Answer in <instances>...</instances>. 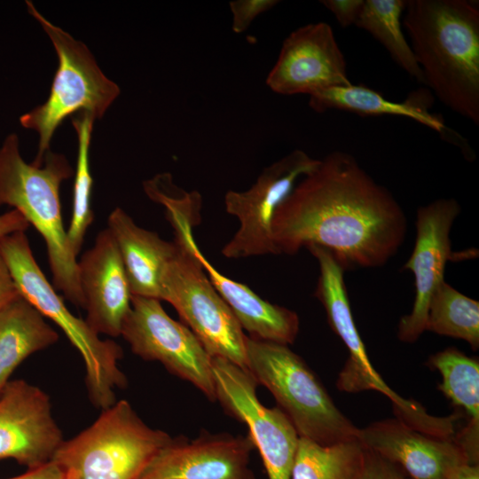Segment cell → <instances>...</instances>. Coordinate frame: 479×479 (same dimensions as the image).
Wrapping results in <instances>:
<instances>
[{"label": "cell", "instance_id": "obj_2", "mask_svg": "<svg viewBox=\"0 0 479 479\" xmlns=\"http://www.w3.org/2000/svg\"><path fill=\"white\" fill-rule=\"evenodd\" d=\"M404 24L424 83L479 123V11L464 0H409Z\"/></svg>", "mask_w": 479, "mask_h": 479}, {"label": "cell", "instance_id": "obj_10", "mask_svg": "<svg viewBox=\"0 0 479 479\" xmlns=\"http://www.w3.org/2000/svg\"><path fill=\"white\" fill-rule=\"evenodd\" d=\"M212 370L216 401L247 427L269 479H290L299 436L287 416L278 406L268 408L259 401L258 384L247 370L214 357Z\"/></svg>", "mask_w": 479, "mask_h": 479}, {"label": "cell", "instance_id": "obj_13", "mask_svg": "<svg viewBox=\"0 0 479 479\" xmlns=\"http://www.w3.org/2000/svg\"><path fill=\"white\" fill-rule=\"evenodd\" d=\"M460 205L453 198H444L420 207L416 214V240L413 250L403 268L415 279V298L412 310L399 320L397 337L414 342L424 331L430 299L444 281L446 263L452 259L451 229Z\"/></svg>", "mask_w": 479, "mask_h": 479}, {"label": "cell", "instance_id": "obj_31", "mask_svg": "<svg viewBox=\"0 0 479 479\" xmlns=\"http://www.w3.org/2000/svg\"><path fill=\"white\" fill-rule=\"evenodd\" d=\"M19 295L20 291L0 253V309Z\"/></svg>", "mask_w": 479, "mask_h": 479}, {"label": "cell", "instance_id": "obj_26", "mask_svg": "<svg viewBox=\"0 0 479 479\" xmlns=\"http://www.w3.org/2000/svg\"><path fill=\"white\" fill-rule=\"evenodd\" d=\"M426 330L467 342L479 348V302L445 281L434 292L428 305Z\"/></svg>", "mask_w": 479, "mask_h": 479}, {"label": "cell", "instance_id": "obj_28", "mask_svg": "<svg viewBox=\"0 0 479 479\" xmlns=\"http://www.w3.org/2000/svg\"><path fill=\"white\" fill-rule=\"evenodd\" d=\"M277 0H234L229 3L232 13V29L236 34L246 31L261 14L270 11Z\"/></svg>", "mask_w": 479, "mask_h": 479}, {"label": "cell", "instance_id": "obj_16", "mask_svg": "<svg viewBox=\"0 0 479 479\" xmlns=\"http://www.w3.org/2000/svg\"><path fill=\"white\" fill-rule=\"evenodd\" d=\"M254 449L248 436L226 432L172 437L137 479H256L249 466Z\"/></svg>", "mask_w": 479, "mask_h": 479}, {"label": "cell", "instance_id": "obj_6", "mask_svg": "<svg viewBox=\"0 0 479 479\" xmlns=\"http://www.w3.org/2000/svg\"><path fill=\"white\" fill-rule=\"evenodd\" d=\"M171 439L145 424L122 399L102 410L86 429L64 440L51 460L72 479H137Z\"/></svg>", "mask_w": 479, "mask_h": 479}, {"label": "cell", "instance_id": "obj_30", "mask_svg": "<svg viewBox=\"0 0 479 479\" xmlns=\"http://www.w3.org/2000/svg\"><path fill=\"white\" fill-rule=\"evenodd\" d=\"M365 0H323L320 3L335 17L343 27L355 24Z\"/></svg>", "mask_w": 479, "mask_h": 479}, {"label": "cell", "instance_id": "obj_33", "mask_svg": "<svg viewBox=\"0 0 479 479\" xmlns=\"http://www.w3.org/2000/svg\"><path fill=\"white\" fill-rule=\"evenodd\" d=\"M64 470L53 461H49L38 467L27 469L20 475L8 479H65Z\"/></svg>", "mask_w": 479, "mask_h": 479}, {"label": "cell", "instance_id": "obj_14", "mask_svg": "<svg viewBox=\"0 0 479 479\" xmlns=\"http://www.w3.org/2000/svg\"><path fill=\"white\" fill-rule=\"evenodd\" d=\"M280 95L308 94L351 84L347 64L329 24L298 27L283 41L279 57L266 78Z\"/></svg>", "mask_w": 479, "mask_h": 479}, {"label": "cell", "instance_id": "obj_27", "mask_svg": "<svg viewBox=\"0 0 479 479\" xmlns=\"http://www.w3.org/2000/svg\"><path fill=\"white\" fill-rule=\"evenodd\" d=\"M95 119L88 113H81L72 119L78 137V153L75 174L73 209L67 236L70 249L77 256L85 233L94 219L90 207L92 177L90 169V145Z\"/></svg>", "mask_w": 479, "mask_h": 479}, {"label": "cell", "instance_id": "obj_32", "mask_svg": "<svg viewBox=\"0 0 479 479\" xmlns=\"http://www.w3.org/2000/svg\"><path fill=\"white\" fill-rule=\"evenodd\" d=\"M28 227V222L16 209L0 215V239L16 232H26Z\"/></svg>", "mask_w": 479, "mask_h": 479}, {"label": "cell", "instance_id": "obj_11", "mask_svg": "<svg viewBox=\"0 0 479 479\" xmlns=\"http://www.w3.org/2000/svg\"><path fill=\"white\" fill-rule=\"evenodd\" d=\"M319 161L296 149L266 167L247 191H228L225 210L239 220L240 227L223 247V255L238 259L277 255L271 232L274 214L297 181Z\"/></svg>", "mask_w": 479, "mask_h": 479}, {"label": "cell", "instance_id": "obj_8", "mask_svg": "<svg viewBox=\"0 0 479 479\" xmlns=\"http://www.w3.org/2000/svg\"><path fill=\"white\" fill-rule=\"evenodd\" d=\"M28 12L41 24L59 59L48 98L23 114L20 124L38 133V152L32 162L41 166L56 129L75 113L100 119L120 94L119 86L100 70L86 45L46 20L27 1Z\"/></svg>", "mask_w": 479, "mask_h": 479}, {"label": "cell", "instance_id": "obj_5", "mask_svg": "<svg viewBox=\"0 0 479 479\" xmlns=\"http://www.w3.org/2000/svg\"><path fill=\"white\" fill-rule=\"evenodd\" d=\"M246 369L272 394L299 437L322 445L357 439L314 372L288 345L247 336Z\"/></svg>", "mask_w": 479, "mask_h": 479}, {"label": "cell", "instance_id": "obj_23", "mask_svg": "<svg viewBox=\"0 0 479 479\" xmlns=\"http://www.w3.org/2000/svg\"><path fill=\"white\" fill-rule=\"evenodd\" d=\"M59 340L58 333L24 297L0 309V395L14 370L30 355Z\"/></svg>", "mask_w": 479, "mask_h": 479}, {"label": "cell", "instance_id": "obj_3", "mask_svg": "<svg viewBox=\"0 0 479 479\" xmlns=\"http://www.w3.org/2000/svg\"><path fill=\"white\" fill-rule=\"evenodd\" d=\"M74 170L67 158L50 150L41 166L27 163L19 137L10 134L0 148V207L20 211L43 237L52 285L74 305L84 309L76 255L70 249L64 227L59 189Z\"/></svg>", "mask_w": 479, "mask_h": 479}, {"label": "cell", "instance_id": "obj_34", "mask_svg": "<svg viewBox=\"0 0 479 479\" xmlns=\"http://www.w3.org/2000/svg\"><path fill=\"white\" fill-rule=\"evenodd\" d=\"M446 479H479V465H459L450 472Z\"/></svg>", "mask_w": 479, "mask_h": 479}, {"label": "cell", "instance_id": "obj_22", "mask_svg": "<svg viewBox=\"0 0 479 479\" xmlns=\"http://www.w3.org/2000/svg\"><path fill=\"white\" fill-rule=\"evenodd\" d=\"M428 365L442 376L438 389L462 409L467 424L454 441L463 450L469 464L479 461V362L454 347L432 355Z\"/></svg>", "mask_w": 479, "mask_h": 479}, {"label": "cell", "instance_id": "obj_35", "mask_svg": "<svg viewBox=\"0 0 479 479\" xmlns=\"http://www.w3.org/2000/svg\"><path fill=\"white\" fill-rule=\"evenodd\" d=\"M65 479H72V478L68 475L66 474V478Z\"/></svg>", "mask_w": 479, "mask_h": 479}, {"label": "cell", "instance_id": "obj_24", "mask_svg": "<svg viewBox=\"0 0 479 479\" xmlns=\"http://www.w3.org/2000/svg\"><path fill=\"white\" fill-rule=\"evenodd\" d=\"M364 457L358 439L322 445L299 437L290 479H357Z\"/></svg>", "mask_w": 479, "mask_h": 479}, {"label": "cell", "instance_id": "obj_17", "mask_svg": "<svg viewBox=\"0 0 479 479\" xmlns=\"http://www.w3.org/2000/svg\"><path fill=\"white\" fill-rule=\"evenodd\" d=\"M85 321L98 335H121L131 307V293L117 244L106 228L77 261Z\"/></svg>", "mask_w": 479, "mask_h": 479}, {"label": "cell", "instance_id": "obj_20", "mask_svg": "<svg viewBox=\"0 0 479 479\" xmlns=\"http://www.w3.org/2000/svg\"><path fill=\"white\" fill-rule=\"evenodd\" d=\"M198 257L210 282L229 306L248 337L289 345L300 327L297 313L263 300L247 286L220 273L198 250Z\"/></svg>", "mask_w": 479, "mask_h": 479}, {"label": "cell", "instance_id": "obj_29", "mask_svg": "<svg viewBox=\"0 0 479 479\" xmlns=\"http://www.w3.org/2000/svg\"><path fill=\"white\" fill-rule=\"evenodd\" d=\"M404 472L373 452L365 448L364 463L357 479H402Z\"/></svg>", "mask_w": 479, "mask_h": 479}, {"label": "cell", "instance_id": "obj_4", "mask_svg": "<svg viewBox=\"0 0 479 479\" xmlns=\"http://www.w3.org/2000/svg\"><path fill=\"white\" fill-rule=\"evenodd\" d=\"M4 257L20 294L44 318L52 320L80 353L85 366L89 397L101 410L114 404L115 389H124L127 378L119 367L122 348L114 341L102 340L85 319L75 316L47 280L37 264L25 232L0 239Z\"/></svg>", "mask_w": 479, "mask_h": 479}, {"label": "cell", "instance_id": "obj_36", "mask_svg": "<svg viewBox=\"0 0 479 479\" xmlns=\"http://www.w3.org/2000/svg\"><path fill=\"white\" fill-rule=\"evenodd\" d=\"M402 479H411V478H408V477H406V476L404 475V476H403Z\"/></svg>", "mask_w": 479, "mask_h": 479}, {"label": "cell", "instance_id": "obj_12", "mask_svg": "<svg viewBox=\"0 0 479 479\" xmlns=\"http://www.w3.org/2000/svg\"><path fill=\"white\" fill-rule=\"evenodd\" d=\"M306 248L316 258L319 267L314 295L324 306L331 328L349 352L336 381L338 389L349 393L378 391L392 402L396 414L409 413L414 406L413 400L402 397L389 387L368 357L352 316L344 283V269L326 248L316 245Z\"/></svg>", "mask_w": 479, "mask_h": 479}, {"label": "cell", "instance_id": "obj_7", "mask_svg": "<svg viewBox=\"0 0 479 479\" xmlns=\"http://www.w3.org/2000/svg\"><path fill=\"white\" fill-rule=\"evenodd\" d=\"M192 230L190 225L174 229L177 250L161 275V301L176 309L211 357L246 369L247 335L205 274Z\"/></svg>", "mask_w": 479, "mask_h": 479}, {"label": "cell", "instance_id": "obj_18", "mask_svg": "<svg viewBox=\"0 0 479 479\" xmlns=\"http://www.w3.org/2000/svg\"><path fill=\"white\" fill-rule=\"evenodd\" d=\"M357 439L411 479H446L454 467L468 463L454 439L418 431L396 418L359 428Z\"/></svg>", "mask_w": 479, "mask_h": 479}, {"label": "cell", "instance_id": "obj_15", "mask_svg": "<svg viewBox=\"0 0 479 479\" xmlns=\"http://www.w3.org/2000/svg\"><path fill=\"white\" fill-rule=\"evenodd\" d=\"M64 441L50 397L25 380H12L0 395V459L27 469L51 461Z\"/></svg>", "mask_w": 479, "mask_h": 479}, {"label": "cell", "instance_id": "obj_21", "mask_svg": "<svg viewBox=\"0 0 479 479\" xmlns=\"http://www.w3.org/2000/svg\"><path fill=\"white\" fill-rule=\"evenodd\" d=\"M432 97L427 90L412 92L403 102L386 99L381 94L364 85L334 86L310 95L309 106L318 113L331 109L359 115H397L414 120L463 148V139L445 126L443 118L429 112Z\"/></svg>", "mask_w": 479, "mask_h": 479}, {"label": "cell", "instance_id": "obj_25", "mask_svg": "<svg viewBox=\"0 0 479 479\" xmlns=\"http://www.w3.org/2000/svg\"><path fill=\"white\" fill-rule=\"evenodd\" d=\"M405 4L404 0H365L355 25L370 33L400 67L418 82L424 83L421 69L402 30Z\"/></svg>", "mask_w": 479, "mask_h": 479}, {"label": "cell", "instance_id": "obj_9", "mask_svg": "<svg viewBox=\"0 0 479 479\" xmlns=\"http://www.w3.org/2000/svg\"><path fill=\"white\" fill-rule=\"evenodd\" d=\"M121 335L134 354L145 361L160 362L208 400L216 401L212 357L185 324L167 314L160 300L131 295Z\"/></svg>", "mask_w": 479, "mask_h": 479}, {"label": "cell", "instance_id": "obj_1", "mask_svg": "<svg viewBox=\"0 0 479 479\" xmlns=\"http://www.w3.org/2000/svg\"><path fill=\"white\" fill-rule=\"evenodd\" d=\"M277 255L310 245L344 271L385 265L402 246L406 216L392 193L344 152H333L301 178L271 224Z\"/></svg>", "mask_w": 479, "mask_h": 479}, {"label": "cell", "instance_id": "obj_19", "mask_svg": "<svg viewBox=\"0 0 479 479\" xmlns=\"http://www.w3.org/2000/svg\"><path fill=\"white\" fill-rule=\"evenodd\" d=\"M107 229L117 244L131 295L161 301V275L176 253V243L138 226L121 208L109 215Z\"/></svg>", "mask_w": 479, "mask_h": 479}]
</instances>
